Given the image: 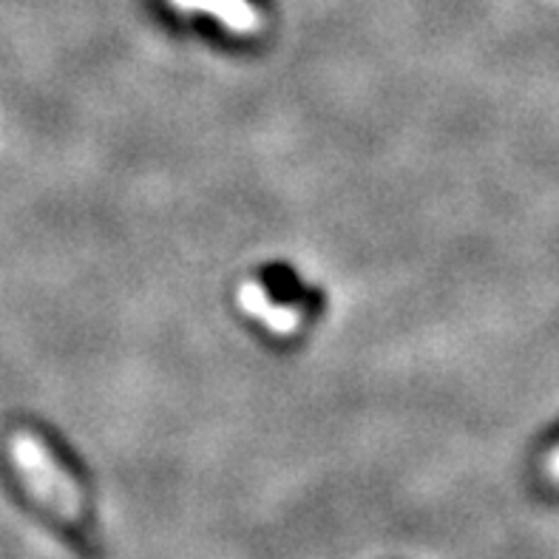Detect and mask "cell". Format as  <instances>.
<instances>
[{
    "label": "cell",
    "instance_id": "6da1fadb",
    "mask_svg": "<svg viewBox=\"0 0 559 559\" xmlns=\"http://www.w3.org/2000/svg\"><path fill=\"white\" fill-rule=\"evenodd\" d=\"M26 466L32 468V475H37V483H40V491L51 500L60 514L71 523H83L85 518V497L83 491L78 489V483L66 475L63 468L55 466L51 457L40 449H32V454L26 457Z\"/></svg>",
    "mask_w": 559,
    "mask_h": 559
},
{
    "label": "cell",
    "instance_id": "7a4b0ae2",
    "mask_svg": "<svg viewBox=\"0 0 559 559\" xmlns=\"http://www.w3.org/2000/svg\"><path fill=\"white\" fill-rule=\"evenodd\" d=\"M179 3L182 7L205 9V12L216 14L219 21H225L234 32H245V35L259 32V23H262V17L255 14V9L250 7L248 0H179Z\"/></svg>",
    "mask_w": 559,
    "mask_h": 559
},
{
    "label": "cell",
    "instance_id": "3957f363",
    "mask_svg": "<svg viewBox=\"0 0 559 559\" xmlns=\"http://www.w3.org/2000/svg\"><path fill=\"white\" fill-rule=\"evenodd\" d=\"M546 472L554 483H559V452H554L546 463Z\"/></svg>",
    "mask_w": 559,
    "mask_h": 559
}]
</instances>
